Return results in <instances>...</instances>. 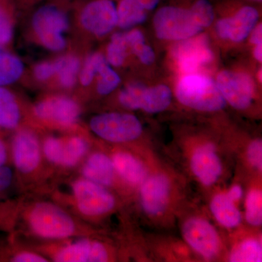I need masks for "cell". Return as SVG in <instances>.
<instances>
[{
    "label": "cell",
    "mask_w": 262,
    "mask_h": 262,
    "mask_svg": "<svg viewBox=\"0 0 262 262\" xmlns=\"http://www.w3.org/2000/svg\"><path fill=\"white\" fill-rule=\"evenodd\" d=\"M27 222L33 233L45 239L67 238L77 231L75 220L69 213L47 202L36 203L31 208Z\"/></svg>",
    "instance_id": "cell-1"
},
{
    "label": "cell",
    "mask_w": 262,
    "mask_h": 262,
    "mask_svg": "<svg viewBox=\"0 0 262 262\" xmlns=\"http://www.w3.org/2000/svg\"><path fill=\"white\" fill-rule=\"evenodd\" d=\"M176 95L184 106L198 111H220L226 105L217 84L206 76L191 74L183 77L177 84Z\"/></svg>",
    "instance_id": "cell-2"
},
{
    "label": "cell",
    "mask_w": 262,
    "mask_h": 262,
    "mask_svg": "<svg viewBox=\"0 0 262 262\" xmlns=\"http://www.w3.org/2000/svg\"><path fill=\"white\" fill-rule=\"evenodd\" d=\"M191 7L166 5L159 8L154 16L157 36L162 39L181 41L199 34L202 27L193 16Z\"/></svg>",
    "instance_id": "cell-3"
},
{
    "label": "cell",
    "mask_w": 262,
    "mask_h": 262,
    "mask_svg": "<svg viewBox=\"0 0 262 262\" xmlns=\"http://www.w3.org/2000/svg\"><path fill=\"white\" fill-rule=\"evenodd\" d=\"M91 130L98 137L113 143H126L141 135L143 127L139 119L130 114H101L91 119Z\"/></svg>",
    "instance_id": "cell-4"
},
{
    "label": "cell",
    "mask_w": 262,
    "mask_h": 262,
    "mask_svg": "<svg viewBox=\"0 0 262 262\" xmlns=\"http://www.w3.org/2000/svg\"><path fill=\"white\" fill-rule=\"evenodd\" d=\"M33 27L42 44L48 49L59 51L65 47L63 32L68 29L67 15L58 5H43L34 14Z\"/></svg>",
    "instance_id": "cell-5"
},
{
    "label": "cell",
    "mask_w": 262,
    "mask_h": 262,
    "mask_svg": "<svg viewBox=\"0 0 262 262\" xmlns=\"http://www.w3.org/2000/svg\"><path fill=\"white\" fill-rule=\"evenodd\" d=\"M76 207L82 215L97 217L106 214L115 208V196L106 188L86 179H78L72 184Z\"/></svg>",
    "instance_id": "cell-6"
},
{
    "label": "cell",
    "mask_w": 262,
    "mask_h": 262,
    "mask_svg": "<svg viewBox=\"0 0 262 262\" xmlns=\"http://www.w3.org/2000/svg\"><path fill=\"white\" fill-rule=\"evenodd\" d=\"M184 241L194 251L206 259H212L221 250V239L216 229L208 220L192 217L182 227Z\"/></svg>",
    "instance_id": "cell-7"
},
{
    "label": "cell",
    "mask_w": 262,
    "mask_h": 262,
    "mask_svg": "<svg viewBox=\"0 0 262 262\" xmlns=\"http://www.w3.org/2000/svg\"><path fill=\"white\" fill-rule=\"evenodd\" d=\"M217 86L226 102L232 107L245 110L252 103L254 85L247 74L223 71L218 75Z\"/></svg>",
    "instance_id": "cell-8"
},
{
    "label": "cell",
    "mask_w": 262,
    "mask_h": 262,
    "mask_svg": "<svg viewBox=\"0 0 262 262\" xmlns=\"http://www.w3.org/2000/svg\"><path fill=\"white\" fill-rule=\"evenodd\" d=\"M117 19V8L113 0H91L81 10V24L95 35L103 36L111 32Z\"/></svg>",
    "instance_id": "cell-9"
},
{
    "label": "cell",
    "mask_w": 262,
    "mask_h": 262,
    "mask_svg": "<svg viewBox=\"0 0 262 262\" xmlns=\"http://www.w3.org/2000/svg\"><path fill=\"white\" fill-rule=\"evenodd\" d=\"M141 207L150 216H159L166 211L171 193V183L166 175L148 177L140 185Z\"/></svg>",
    "instance_id": "cell-10"
},
{
    "label": "cell",
    "mask_w": 262,
    "mask_h": 262,
    "mask_svg": "<svg viewBox=\"0 0 262 262\" xmlns=\"http://www.w3.org/2000/svg\"><path fill=\"white\" fill-rule=\"evenodd\" d=\"M12 156L15 168L23 174L32 173L41 162V149L37 136L29 130H20L12 142Z\"/></svg>",
    "instance_id": "cell-11"
},
{
    "label": "cell",
    "mask_w": 262,
    "mask_h": 262,
    "mask_svg": "<svg viewBox=\"0 0 262 262\" xmlns=\"http://www.w3.org/2000/svg\"><path fill=\"white\" fill-rule=\"evenodd\" d=\"M34 113L43 120L68 127L72 126L78 120L80 108L70 98L56 96L37 103Z\"/></svg>",
    "instance_id": "cell-12"
},
{
    "label": "cell",
    "mask_w": 262,
    "mask_h": 262,
    "mask_svg": "<svg viewBox=\"0 0 262 262\" xmlns=\"http://www.w3.org/2000/svg\"><path fill=\"white\" fill-rule=\"evenodd\" d=\"M190 168L196 179L206 187L218 182L222 173V164L210 143L196 147L190 158Z\"/></svg>",
    "instance_id": "cell-13"
},
{
    "label": "cell",
    "mask_w": 262,
    "mask_h": 262,
    "mask_svg": "<svg viewBox=\"0 0 262 262\" xmlns=\"http://www.w3.org/2000/svg\"><path fill=\"white\" fill-rule=\"evenodd\" d=\"M53 258L58 262H104L108 261L110 253L102 243L84 239L58 248Z\"/></svg>",
    "instance_id": "cell-14"
},
{
    "label": "cell",
    "mask_w": 262,
    "mask_h": 262,
    "mask_svg": "<svg viewBox=\"0 0 262 262\" xmlns=\"http://www.w3.org/2000/svg\"><path fill=\"white\" fill-rule=\"evenodd\" d=\"M259 18L256 8L249 5L242 7L232 16L217 22L216 32L223 39L238 42L244 40L254 28Z\"/></svg>",
    "instance_id": "cell-15"
},
{
    "label": "cell",
    "mask_w": 262,
    "mask_h": 262,
    "mask_svg": "<svg viewBox=\"0 0 262 262\" xmlns=\"http://www.w3.org/2000/svg\"><path fill=\"white\" fill-rule=\"evenodd\" d=\"M173 49V56L186 72H194L201 66L213 59V53L208 47L206 36H198L181 40Z\"/></svg>",
    "instance_id": "cell-16"
},
{
    "label": "cell",
    "mask_w": 262,
    "mask_h": 262,
    "mask_svg": "<svg viewBox=\"0 0 262 262\" xmlns=\"http://www.w3.org/2000/svg\"><path fill=\"white\" fill-rule=\"evenodd\" d=\"M115 173L127 184L140 186L148 177L147 169L139 158L127 151H117L112 157Z\"/></svg>",
    "instance_id": "cell-17"
},
{
    "label": "cell",
    "mask_w": 262,
    "mask_h": 262,
    "mask_svg": "<svg viewBox=\"0 0 262 262\" xmlns=\"http://www.w3.org/2000/svg\"><path fill=\"white\" fill-rule=\"evenodd\" d=\"M82 174L84 179L105 187H110L113 184L115 175L113 160L104 153H93L84 162Z\"/></svg>",
    "instance_id": "cell-18"
},
{
    "label": "cell",
    "mask_w": 262,
    "mask_h": 262,
    "mask_svg": "<svg viewBox=\"0 0 262 262\" xmlns=\"http://www.w3.org/2000/svg\"><path fill=\"white\" fill-rule=\"evenodd\" d=\"M210 209L216 222L225 228H235L242 222L241 211L226 192L218 193L213 196Z\"/></svg>",
    "instance_id": "cell-19"
},
{
    "label": "cell",
    "mask_w": 262,
    "mask_h": 262,
    "mask_svg": "<svg viewBox=\"0 0 262 262\" xmlns=\"http://www.w3.org/2000/svg\"><path fill=\"white\" fill-rule=\"evenodd\" d=\"M172 101V93L168 86L159 84L146 88L141 101V110L155 114L166 110Z\"/></svg>",
    "instance_id": "cell-20"
},
{
    "label": "cell",
    "mask_w": 262,
    "mask_h": 262,
    "mask_svg": "<svg viewBox=\"0 0 262 262\" xmlns=\"http://www.w3.org/2000/svg\"><path fill=\"white\" fill-rule=\"evenodd\" d=\"M20 120V108L14 95L4 87H0V128L14 129Z\"/></svg>",
    "instance_id": "cell-21"
},
{
    "label": "cell",
    "mask_w": 262,
    "mask_h": 262,
    "mask_svg": "<svg viewBox=\"0 0 262 262\" xmlns=\"http://www.w3.org/2000/svg\"><path fill=\"white\" fill-rule=\"evenodd\" d=\"M117 8V24L122 29H128L143 23L147 17L146 11L136 0H120Z\"/></svg>",
    "instance_id": "cell-22"
},
{
    "label": "cell",
    "mask_w": 262,
    "mask_h": 262,
    "mask_svg": "<svg viewBox=\"0 0 262 262\" xmlns=\"http://www.w3.org/2000/svg\"><path fill=\"white\" fill-rule=\"evenodd\" d=\"M89 148V141L80 136H73L63 140L61 166L65 168L75 166L87 154Z\"/></svg>",
    "instance_id": "cell-23"
},
{
    "label": "cell",
    "mask_w": 262,
    "mask_h": 262,
    "mask_svg": "<svg viewBox=\"0 0 262 262\" xmlns=\"http://www.w3.org/2000/svg\"><path fill=\"white\" fill-rule=\"evenodd\" d=\"M261 259V244L255 238L245 239L237 245L229 257V261L232 262H259Z\"/></svg>",
    "instance_id": "cell-24"
},
{
    "label": "cell",
    "mask_w": 262,
    "mask_h": 262,
    "mask_svg": "<svg viewBox=\"0 0 262 262\" xmlns=\"http://www.w3.org/2000/svg\"><path fill=\"white\" fill-rule=\"evenodd\" d=\"M23 71V63L17 57L3 53L0 57V87L18 80Z\"/></svg>",
    "instance_id": "cell-25"
},
{
    "label": "cell",
    "mask_w": 262,
    "mask_h": 262,
    "mask_svg": "<svg viewBox=\"0 0 262 262\" xmlns=\"http://www.w3.org/2000/svg\"><path fill=\"white\" fill-rule=\"evenodd\" d=\"M55 66L62 85L72 88L75 84L80 69L78 58L72 56L62 57L55 62Z\"/></svg>",
    "instance_id": "cell-26"
},
{
    "label": "cell",
    "mask_w": 262,
    "mask_h": 262,
    "mask_svg": "<svg viewBox=\"0 0 262 262\" xmlns=\"http://www.w3.org/2000/svg\"><path fill=\"white\" fill-rule=\"evenodd\" d=\"M127 46L139 57L143 63L150 65L155 61V55L152 48L146 46L144 37L139 30H134L125 34Z\"/></svg>",
    "instance_id": "cell-27"
},
{
    "label": "cell",
    "mask_w": 262,
    "mask_h": 262,
    "mask_svg": "<svg viewBox=\"0 0 262 262\" xmlns=\"http://www.w3.org/2000/svg\"><path fill=\"white\" fill-rule=\"evenodd\" d=\"M245 216L249 225L258 227L262 224V193L261 189H252L246 198Z\"/></svg>",
    "instance_id": "cell-28"
},
{
    "label": "cell",
    "mask_w": 262,
    "mask_h": 262,
    "mask_svg": "<svg viewBox=\"0 0 262 262\" xmlns=\"http://www.w3.org/2000/svg\"><path fill=\"white\" fill-rule=\"evenodd\" d=\"M97 73L100 76L97 90L98 92L101 95L110 94L115 91L120 84V77L110 66H108L105 58H103L100 63Z\"/></svg>",
    "instance_id": "cell-29"
},
{
    "label": "cell",
    "mask_w": 262,
    "mask_h": 262,
    "mask_svg": "<svg viewBox=\"0 0 262 262\" xmlns=\"http://www.w3.org/2000/svg\"><path fill=\"white\" fill-rule=\"evenodd\" d=\"M127 42L125 34L116 33L112 37L107 48V60L112 65L120 67L126 57Z\"/></svg>",
    "instance_id": "cell-30"
},
{
    "label": "cell",
    "mask_w": 262,
    "mask_h": 262,
    "mask_svg": "<svg viewBox=\"0 0 262 262\" xmlns=\"http://www.w3.org/2000/svg\"><path fill=\"white\" fill-rule=\"evenodd\" d=\"M146 87L141 83H131L122 90L119 101L124 107L128 110H141V101Z\"/></svg>",
    "instance_id": "cell-31"
},
{
    "label": "cell",
    "mask_w": 262,
    "mask_h": 262,
    "mask_svg": "<svg viewBox=\"0 0 262 262\" xmlns=\"http://www.w3.org/2000/svg\"><path fill=\"white\" fill-rule=\"evenodd\" d=\"M196 23L203 28L208 27L214 20V8L209 0H196L190 8Z\"/></svg>",
    "instance_id": "cell-32"
},
{
    "label": "cell",
    "mask_w": 262,
    "mask_h": 262,
    "mask_svg": "<svg viewBox=\"0 0 262 262\" xmlns=\"http://www.w3.org/2000/svg\"><path fill=\"white\" fill-rule=\"evenodd\" d=\"M13 37V26L8 0H0V44H8Z\"/></svg>",
    "instance_id": "cell-33"
},
{
    "label": "cell",
    "mask_w": 262,
    "mask_h": 262,
    "mask_svg": "<svg viewBox=\"0 0 262 262\" xmlns=\"http://www.w3.org/2000/svg\"><path fill=\"white\" fill-rule=\"evenodd\" d=\"M63 140L56 137H48L43 144L42 150L50 163L61 165L63 155Z\"/></svg>",
    "instance_id": "cell-34"
},
{
    "label": "cell",
    "mask_w": 262,
    "mask_h": 262,
    "mask_svg": "<svg viewBox=\"0 0 262 262\" xmlns=\"http://www.w3.org/2000/svg\"><path fill=\"white\" fill-rule=\"evenodd\" d=\"M103 58L104 57L100 53H95L88 58L80 74V78L82 84L87 86L91 83L95 75L97 73L100 63Z\"/></svg>",
    "instance_id": "cell-35"
},
{
    "label": "cell",
    "mask_w": 262,
    "mask_h": 262,
    "mask_svg": "<svg viewBox=\"0 0 262 262\" xmlns=\"http://www.w3.org/2000/svg\"><path fill=\"white\" fill-rule=\"evenodd\" d=\"M248 163L253 168L261 171L262 168V141L261 139H255L250 143L247 149Z\"/></svg>",
    "instance_id": "cell-36"
},
{
    "label": "cell",
    "mask_w": 262,
    "mask_h": 262,
    "mask_svg": "<svg viewBox=\"0 0 262 262\" xmlns=\"http://www.w3.org/2000/svg\"><path fill=\"white\" fill-rule=\"evenodd\" d=\"M56 73L55 63H42L36 66L34 75L39 80H46Z\"/></svg>",
    "instance_id": "cell-37"
},
{
    "label": "cell",
    "mask_w": 262,
    "mask_h": 262,
    "mask_svg": "<svg viewBox=\"0 0 262 262\" xmlns=\"http://www.w3.org/2000/svg\"><path fill=\"white\" fill-rule=\"evenodd\" d=\"M10 261L13 262H47L48 260L38 253L31 252V251H20V252L13 255L10 258Z\"/></svg>",
    "instance_id": "cell-38"
},
{
    "label": "cell",
    "mask_w": 262,
    "mask_h": 262,
    "mask_svg": "<svg viewBox=\"0 0 262 262\" xmlns=\"http://www.w3.org/2000/svg\"><path fill=\"white\" fill-rule=\"evenodd\" d=\"M13 180V172L7 165L0 166V193L5 192L12 184Z\"/></svg>",
    "instance_id": "cell-39"
},
{
    "label": "cell",
    "mask_w": 262,
    "mask_h": 262,
    "mask_svg": "<svg viewBox=\"0 0 262 262\" xmlns=\"http://www.w3.org/2000/svg\"><path fill=\"white\" fill-rule=\"evenodd\" d=\"M227 196L234 201V203H237L241 201V198L244 195V191H243V188L238 184H235V185L232 186L230 189H229L228 192H226Z\"/></svg>",
    "instance_id": "cell-40"
},
{
    "label": "cell",
    "mask_w": 262,
    "mask_h": 262,
    "mask_svg": "<svg viewBox=\"0 0 262 262\" xmlns=\"http://www.w3.org/2000/svg\"><path fill=\"white\" fill-rule=\"evenodd\" d=\"M251 42L253 44L258 45L262 43V26L261 24H258L251 31Z\"/></svg>",
    "instance_id": "cell-41"
},
{
    "label": "cell",
    "mask_w": 262,
    "mask_h": 262,
    "mask_svg": "<svg viewBox=\"0 0 262 262\" xmlns=\"http://www.w3.org/2000/svg\"><path fill=\"white\" fill-rule=\"evenodd\" d=\"M146 12L151 11L159 5L160 0H136Z\"/></svg>",
    "instance_id": "cell-42"
},
{
    "label": "cell",
    "mask_w": 262,
    "mask_h": 262,
    "mask_svg": "<svg viewBox=\"0 0 262 262\" xmlns=\"http://www.w3.org/2000/svg\"><path fill=\"white\" fill-rule=\"evenodd\" d=\"M8 158V148L3 139L0 138V166L6 165Z\"/></svg>",
    "instance_id": "cell-43"
},
{
    "label": "cell",
    "mask_w": 262,
    "mask_h": 262,
    "mask_svg": "<svg viewBox=\"0 0 262 262\" xmlns=\"http://www.w3.org/2000/svg\"><path fill=\"white\" fill-rule=\"evenodd\" d=\"M253 55H254L255 58L258 61L261 62L262 60V43L256 45V48L253 51Z\"/></svg>",
    "instance_id": "cell-44"
},
{
    "label": "cell",
    "mask_w": 262,
    "mask_h": 262,
    "mask_svg": "<svg viewBox=\"0 0 262 262\" xmlns=\"http://www.w3.org/2000/svg\"><path fill=\"white\" fill-rule=\"evenodd\" d=\"M248 1L255 2V3H261L262 0H248Z\"/></svg>",
    "instance_id": "cell-45"
},
{
    "label": "cell",
    "mask_w": 262,
    "mask_h": 262,
    "mask_svg": "<svg viewBox=\"0 0 262 262\" xmlns=\"http://www.w3.org/2000/svg\"><path fill=\"white\" fill-rule=\"evenodd\" d=\"M1 45V44H0ZM4 53V52L3 51V50H2L1 46H0V57H1L2 55H3V53Z\"/></svg>",
    "instance_id": "cell-46"
}]
</instances>
